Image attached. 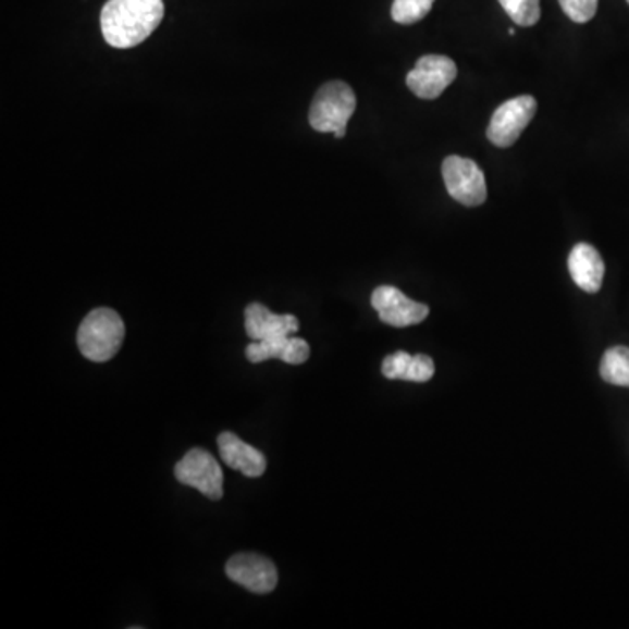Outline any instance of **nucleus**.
<instances>
[{
	"label": "nucleus",
	"instance_id": "obj_18",
	"mask_svg": "<svg viewBox=\"0 0 629 629\" xmlns=\"http://www.w3.org/2000/svg\"><path fill=\"white\" fill-rule=\"evenodd\" d=\"M411 359L412 355H409L408 351H395V354L388 355L382 363L383 377L388 378V380L406 382Z\"/></svg>",
	"mask_w": 629,
	"mask_h": 629
},
{
	"label": "nucleus",
	"instance_id": "obj_16",
	"mask_svg": "<svg viewBox=\"0 0 629 629\" xmlns=\"http://www.w3.org/2000/svg\"><path fill=\"white\" fill-rule=\"evenodd\" d=\"M432 5L434 0H394L392 20L400 25H412L425 18Z\"/></svg>",
	"mask_w": 629,
	"mask_h": 629
},
{
	"label": "nucleus",
	"instance_id": "obj_19",
	"mask_svg": "<svg viewBox=\"0 0 629 629\" xmlns=\"http://www.w3.org/2000/svg\"><path fill=\"white\" fill-rule=\"evenodd\" d=\"M434 360L429 355H412L406 382L425 383L434 377Z\"/></svg>",
	"mask_w": 629,
	"mask_h": 629
},
{
	"label": "nucleus",
	"instance_id": "obj_11",
	"mask_svg": "<svg viewBox=\"0 0 629 629\" xmlns=\"http://www.w3.org/2000/svg\"><path fill=\"white\" fill-rule=\"evenodd\" d=\"M218 446L222 461L231 469L238 470L247 478H261L264 474L268 467L267 457L258 448L242 441L238 435L222 432L218 437Z\"/></svg>",
	"mask_w": 629,
	"mask_h": 629
},
{
	"label": "nucleus",
	"instance_id": "obj_13",
	"mask_svg": "<svg viewBox=\"0 0 629 629\" xmlns=\"http://www.w3.org/2000/svg\"><path fill=\"white\" fill-rule=\"evenodd\" d=\"M568 270L577 287L584 293H599L605 275V264L599 250L590 244H577L568 256Z\"/></svg>",
	"mask_w": 629,
	"mask_h": 629
},
{
	"label": "nucleus",
	"instance_id": "obj_10",
	"mask_svg": "<svg viewBox=\"0 0 629 629\" xmlns=\"http://www.w3.org/2000/svg\"><path fill=\"white\" fill-rule=\"evenodd\" d=\"M245 329L252 342H261L270 337L293 336L299 331V320L294 314H276L261 303H252L245 308Z\"/></svg>",
	"mask_w": 629,
	"mask_h": 629
},
{
	"label": "nucleus",
	"instance_id": "obj_1",
	"mask_svg": "<svg viewBox=\"0 0 629 629\" xmlns=\"http://www.w3.org/2000/svg\"><path fill=\"white\" fill-rule=\"evenodd\" d=\"M163 16V0H107L100 13L103 39L111 48H135L152 36Z\"/></svg>",
	"mask_w": 629,
	"mask_h": 629
},
{
	"label": "nucleus",
	"instance_id": "obj_5",
	"mask_svg": "<svg viewBox=\"0 0 629 629\" xmlns=\"http://www.w3.org/2000/svg\"><path fill=\"white\" fill-rule=\"evenodd\" d=\"M536 112V100L530 95L510 98L493 112L488 124L486 137L496 147H510L516 144Z\"/></svg>",
	"mask_w": 629,
	"mask_h": 629
},
{
	"label": "nucleus",
	"instance_id": "obj_4",
	"mask_svg": "<svg viewBox=\"0 0 629 629\" xmlns=\"http://www.w3.org/2000/svg\"><path fill=\"white\" fill-rule=\"evenodd\" d=\"M443 177L449 196L458 203L479 207L486 201V178L476 161L448 156L443 163Z\"/></svg>",
	"mask_w": 629,
	"mask_h": 629
},
{
	"label": "nucleus",
	"instance_id": "obj_15",
	"mask_svg": "<svg viewBox=\"0 0 629 629\" xmlns=\"http://www.w3.org/2000/svg\"><path fill=\"white\" fill-rule=\"evenodd\" d=\"M513 22L533 27L541 20V0H498Z\"/></svg>",
	"mask_w": 629,
	"mask_h": 629
},
{
	"label": "nucleus",
	"instance_id": "obj_14",
	"mask_svg": "<svg viewBox=\"0 0 629 629\" xmlns=\"http://www.w3.org/2000/svg\"><path fill=\"white\" fill-rule=\"evenodd\" d=\"M600 374L605 382L616 386H629V348L614 346L603 355Z\"/></svg>",
	"mask_w": 629,
	"mask_h": 629
},
{
	"label": "nucleus",
	"instance_id": "obj_7",
	"mask_svg": "<svg viewBox=\"0 0 629 629\" xmlns=\"http://www.w3.org/2000/svg\"><path fill=\"white\" fill-rule=\"evenodd\" d=\"M457 65L452 58L427 54L418 60L417 67L409 72L406 85L421 100H434L457 79Z\"/></svg>",
	"mask_w": 629,
	"mask_h": 629
},
{
	"label": "nucleus",
	"instance_id": "obj_12",
	"mask_svg": "<svg viewBox=\"0 0 629 629\" xmlns=\"http://www.w3.org/2000/svg\"><path fill=\"white\" fill-rule=\"evenodd\" d=\"M308 357H310V346L301 337H270V340H261L247 346V359L252 363L280 359L293 366H299V363H305Z\"/></svg>",
	"mask_w": 629,
	"mask_h": 629
},
{
	"label": "nucleus",
	"instance_id": "obj_20",
	"mask_svg": "<svg viewBox=\"0 0 629 629\" xmlns=\"http://www.w3.org/2000/svg\"><path fill=\"white\" fill-rule=\"evenodd\" d=\"M628 4H629V0H628Z\"/></svg>",
	"mask_w": 629,
	"mask_h": 629
},
{
	"label": "nucleus",
	"instance_id": "obj_3",
	"mask_svg": "<svg viewBox=\"0 0 629 629\" xmlns=\"http://www.w3.org/2000/svg\"><path fill=\"white\" fill-rule=\"evenodd\" d=\"M124 334L126 329L118 311L111 308H97L89 311L81 322L77 345L81 354L91 362H107L120 351Z\"/></svg>",
	"mask_w": 629,
	"mask_h": 629
},
{
	"label": "nucleus",
	"instance_id": "obj_9",
	"mask_svg": "<svg viewBox=\"0 0 629 629\" xmlns=\"http://www.w3.org/2000/svg\"><path fill=\"white\" fill-rule=\"evenodd\" d=\"M226 576L236 584L256 594H268L279 582L276 567L261 554L239 553L226 563Z\"/></svg>",
	"mask_w": 629,
	"mask_h": 629
},
{
	"label": "nucleus",
	"instance_id": "obj_6",
	"mask_svg": "<svg viewBox=\"0 0 629 629\" xmlns=\"http://www.w3.org/2000/svg\"><path fill=\"white\" fill-rule=\"evenodd\" d=\"M173 472L178 483L196 488L198 492L209 496L210 501H221L222 493H224V488H222L224 474L218 460L209 452L200 448L187 452Z\"/></svg>",
	"mask_w": 629,
	"mask_h": 629
},
{
	"label": "nucleus",
	"instance_id": "obj_8",
	"mask_svg": "<svg viewBox=\"0 0 629 629\" xmlns=\"http://www.w3.org/2000/svg\"><path fill=\"white\" fill-rule=\"evenodd\" d=\"M371 305L380 314L383 324L392 328L417 325L429 317V306L412 301L399 288L392 285L378 287L371 296Z\"/></svg>",
	"mask_w": 629,
	"mask_h": 629
},
{
	"label": "nucleus",
	"instance_id": "obj_17",
	"mask_svg": "<svg viewBox=\"0 0 629 629\" xmlns=\"http://www.w3.org/2000/svg\"><path fill=\"white\" fill-rule=\"evenodd\" d=\"M563 13L576 23L590 22L599 10V0H559Z\"/></svg>",
	"mask_w": 629,
	"mask_h": 629
},
{
	"label": "nucleus",
	"instance_id": "obj_2",
	"mask_svg": "<svg viewBox=\"0 0 629 629\" xmlns=\"http://www.w3.org/2000/svg\"><path fill=\"white\" fill-rule=\"evenodd\" d=\"M355 109H357V97L350 85H346L343 81H329L320 86L314 95L308 121L314 132L333 134L336 138H343Z\"/></svg>",
	"mask_w": 629,
	"mask_h": 629
}]
</instances>
